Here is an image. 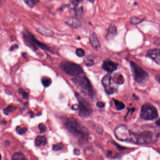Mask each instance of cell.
Returning <instances> with one entry per match:
<instances>
[{
    "label": "cell",
    "instance_id": "obj_31",
    "mask_svg": "<svg viewBox=\"0 0 160 160\" xmlns=\"http://www.w3.org/2000/svg\"><path fill=\"white\" fill-rule=\"evenodd\" d=\"M18 48V45L17 44H15L14 45H12L11 47L10 48V51H12L14 50L15 49H17Z\"/></svg>",
    "mask_w": 160,
    "mask_h": 160
},
{
    "label": "cell",
    "instance_id": "obj_27",
    "mask_svg": "<svg viewBox=\"0 0 160 160\" xmlns=\"http://www.w3.org/2000/svg\"><path fill=\"white\" fill-rule=\"evenodd\" d=\"M76 54L78 57H83L85 55V51L81 48H78L76 49Z\"/></svg>",
    "mask_w": 160,
    "mask_h": 160
},
{
    "label": "cell",
    "instance_id": "obj_26",
    "mask_svg": "<svg viewBox=\"0 0 160 160\" xmlns=\"http://www.w3.org/2000/svg\"><path fill=\"white\" fill-rule=\"evenodd\" d=\"M142 20L139 19V18L134 17L131 18L130 23L133 25H137L140 23L141 22H142Z\"/></svg>",
    "mask_w": 160,
    "mask_h": 160
},
{
    "label": "cell",
    "instance_id": "obj_16",
    "mask_svg": "<svg viewBox=\"0 0 160 160\" xmlns=\"http://www.w3.org/2000/svg\"><path fill=\"white\" fill-rule=\"evenodd\" d=\"M47 139L42 136H38L35 139V145L37 147L41 146V145L45 146L47 144Z\"/></svg>",
    "mask_w": 160,
    "mask_h": 160
},
{
    "label": "cell",
    "instance_id": "obj_29",
    "mask_svg": "<svg viewBox=\"0 0 160 160\" xmlns=\"http://www.w3.org/2000/svg\"><path fill=\"white\" fill-rule=\"evenodd\" d=\"M97 107L99 108H103L105 107V104L101 102H97L96 104Z\"/></svg>",
    "mask_w": 160,
    "mask_h": 160
},
{
    "label": "cell",
    "instance_id": "obj_19",
    "mask_svg": "<svg viewBox=\"0 0 160 160\" xmlns=\"http://www.w3.org/2000/svg\"><path fill=\"white\" fill-rule=\"evenodd\" d=\"M24 1L28 6L32 8L39 3V0H24Z\"/></svg>",
    "mask_w": 160,
    "mask_h": 160
},
{
    "label": "cell",
    "instance_id": "obj_18",
    "mask_svg": "<svg viewBox=\"0 0 160 160\" xmlns=\"http://www.w3.org/2000/svg\"><path fill=\"white\" fill-rule=\"evenodd\" d=\"M12 160H27L23 154L21 153H15L12 156Z\"/></svg>",
    "mask_w": 160,
    "mask_h": 160
},
{
    "label": "cell",
    "instance_id": "obj_3",
    "mask_svg": "<svg viewBox=\"0 0 160 160\" xmlns=\"http://www.w3.org/2000/svg\"><path fill=\"white\" fill-rule=\"evenodd\" d=\"M23 37L25 44L33 50H36L39 47L44 50L50 51V48L48 46L37 40L31 32L25 31L23 33Z\"/></svg>",
    "mask_w": 160,
    "mask_h": 160
},
{
    "label": "cell",
    "instance_id": "obj_37",
    "mask_svg": "<svg viewBox=\"0 0 160 160\" xmlns=\"http://www.w3.org/2000/svg\"><path fill=\"white\" fill-rule=\"evenodd\" d=\"M29 113L30 114V115H31V117H33L34 116V112H32V111H29Z\"/></svg>",
    "mask_w": 160,
    "mask_h": 160
},
{
    "label": "cell",
    "instance_id": "obj_20",
    "mask_svg": "<svg viewBox=\"0 0 160 160\" xmlns=\"http://www.w3.org/2000/svg\"><path fill=\"white\" fill-rule=\"evenodd\" d=\"M113 101L117 110L118 111L123 110L125 108V105L122 102L116 99H113Z\"/></svg>",
    "mask_w": 160,
    "mask_h": 160
},
{
    "label": "cell",
    "instance_id": "obj_22",
    "mask_svg": "<svg viewBox=\"0 0 160 160\" xmlns=\"http://www.w3.org/2000/svg\"><path fill=\"white\" fill-rule=\"evenodd\" d=\"M84 62L85 64L88 67L93 66L95 64L94 61L93 59L89 56H87L84 59Z\"/></svg>",
    "mask_w": 160,
    "mask_h": 160
},
{
    "label": "cell",
    "instance_id": "obj_30",
    "mask_svg": "<svg viewBox=\"0 0 160 160\" xmlns=\"http://www.w3.org/2000/svg\"><path fill=\"white\" fill-rule=\"evenodd\" d=\"M23 98L25 100H27L28 99L29 97V96L28 93H27V92H24L23 93Z\"/></svg>",
    "mask_w": 160,
    "mask_h": 160
},
{
    "label": "cell",
    "instance_id": "obj_11",
    "mask_svg": "<svg viewBox=\"0 0 160 160\" xmlns=\"http://www.w3.org/2000/svg\"><path fill=\"white\" fill-rule=\"evenodd\" d=\"M117 64L111 61H103L102 67L107 72L112 73L117 69Z\"/></svg>",
    "mask_w": 160,
    "mask_h": 160
},
{
    "label": "cell",
    "instance_id": "obj_2",
    "mask_svg": "<svg viewBox=\"0 0 160 160\" xmlns=\"http://www.w3.org/2000/svg\"><path fill=\"white\" fill-rule=\"evenodd\" d=\"M72 80L76 87L83 93L91 97L93 96L94 94L93 87L86 76L80 75L75 76Z\"/></svg>",
    "mask_w": 160,
    "mask_h": 160
},
{
    "label": "cell",
    "instance_id": "obj_1",
    "mask_svg": "<svg viewBox=\"0 0 160 160\" xmlns=\"http://www.w3.org/2000/svg\"><path fill=\"white\" fill-rule=\"evenodd\" d=\"M65 127L70 133L77 138L87 140L89 132L88 129L83 125L77 119L70 117L66 121Z\"/></svg>",
    "mask_w": 160,
    "mask_h": 160
},
{
    "label": "cell",
    "instance_id": "obj_6",
    "mask_svg": "<svg viewBox=\"0 0 160 160\" xmlns=\"http://www.w3.org/2000/svg\"><path fill=\"white\" fill-rule=\"evenodd\" d=\"M75 96L79 102L78 109L79 116L82 118L89 117L92 112V109L90 103L86 100L80 96L78 93H75Z\"/></svg>",
    "mask_w": 160,
    "mask_h": 160
},
{
    "label": "cell",
    "instance_id": "obj_17",
    "mask_svg": "<svg viewBox=\"0 0 160 160\" xmlns=\"http://www.w3.org/2000/svg\"><path fill=\"white\" fill-rule=\"evenodd\" d=\"M112 79L114 82L116 84H122L124 83V79L123 76L120 74H116L113 75Z\"/></svg>",
    "mask_w": 160,
    "mask_h": 160
},
{
    "label": "cell",
    "instance_id": "obj_15",
    "mask_svg": "<svg viewBox=\"0 0 160 160\" xmlns=\"http://www.w3.org/2000/svg\"><path fill=\"white\" fill-rule=\"evenodd\" d=\"M37 31L40 34L45 36H53L54 34V32L53 31L48 29L45 28H40L37 29Z\"/></svg>",
    "mask_w": 160,
    "mask_h": 160
},
{
    "label": "cell",
    "instance_id": "obj_9",
    "mask_svg": "<svg viewBox=\"0 0 160 160\" xmlns=\"http://www.w3.org/2000/svg\"><path fill=\"white\" fill-rule=\"evenodd\" d=\"M102 83L105 91L108 95H111L117 91V87L115 85L112 76L110 75H107L104 76L102 80Z\"/></svg>",
    "mask_w": 160,
    "mask_h": 160
},
{
    "label": "cell",
    "instance_id": "obj_33",
    "mask_svg": "<svg viewBox=\"0 0 160 160\" xmlns=\"http://www.w3.org/2000/svg\"><path fill=\"white\" fill-rule=\"evenodd\" d=\"M74 154L76 155H79L80 154V150L79 149H75L74 151Z\"/></svg>",
    "mask_w": 160,
    "mask_h": 160
},
{
    "label": "cell",
    "instance_id": "obj_10",
    "mask_svg": "<svg viewBox=\"0 0 160 160\" xmlns=\"http://www.w3.org/2000/svg\"><path fill=\"white\" fill-rule=\"evenodd\" d=\"M147 56L160 65V49L155 48L149 50L147 53Z\"/></svg>",
    "mask_w": 160,
    "mask_h": 160
},
{
    "label": "cell",
    "instance_id": "obj_14",
    "mask_svg": "<svg viewBox=\"0 0 160 160\" xmlns=\"http://www.w3.org/2000/svg\"><path fill=\"white\" fill-rule=\"evenodd\" d=\"M65 22L68 25L75 28H78L81 26L79 20L76 18H69L66 20Z\"/></svg>",
    "mask_w": 160,
    "mask_h": 160
},
{
    "label": "cell",
    "instance_id": "obj_24",
    "mask_svg": "<svg viewBox=\"0 0 160 160\" xmlns=\"http://www.w3.org/2000/svg\"><path fill=\"white\" fill-rule=\"evenodd\" d=\"M42 83L45 87H48L50 86L51 83H52V81H51V80L49 78H45L42 79Z\"/></svg>",
    "mask_w": 160,
    "mask_h": 160
},
{
    "label": "cell",
    "instance_id": "obj_25",
    "mask_svg": "<svg viewBox=\"0 0 160 160\" xmlns=\"http://www.w3.org/2000/svg\"><path fill=\"white\" fill-rule=\"evenodd\" d=\"M16 131L17 133L19 134L22 135V134H24L27 132L28 129L26 127H23V128H21V127L19 126H18L16 127Z\"/></svg>",
    "mask_w": 160,
    "mask_h": 160
},
{
    "label": "cell",
    "instance_id": "obj_38",
    "mask_svg": "<svg viewBox=\"0 0 160 160\" xmlns=\"http://www.w3.org/2000/svg\"><path fill=\"white\" fill-rule=\"evenodd\" d=\"M156 124L158 126L160 127V119H159L158 120H157V121L156 122Z\"/></svg>",
    "mask_w": 160,
    "mask_h": 160
},
{
    "label": "cell",
    "instance_id": "obj_23",
    "mask_svg": "<svg viewBox=\"0 0 160 160\" xmlns=\"http://www.w3.org/2000/svg\"><path fill=\"white\" fill-rule=\"evenodd\" d=\"M63 147L64 145L62 143H59L53 145V150L54 151H60L63 149Z\"/></svg>",
    "mask_w": 160,
    "mask_h": 160
},
{
    "label": "cell",
    "instance_id": "obj_40",
    "mask_svg": "<svg viewBox=\"0 0 160 160\" xmlns=\"http://www.w3.org/2000/svg\"><path fill=\"white\" fill-rule=\"evenodd\" d=\"M1 154H0V160H1Z\"/></svg>",
    "mask_w": 160,
    "mask_h": 160
},
{
    "label": "cell",
    "instance_id": "obj_7",
    "mask_svg": "<svg viewBox=\"0 0 160 160\" xmlns=\"http://www.w3.org/2000/svg\"><path fill=\"white\" fill-rule=\"evenodd\" d=\"M141 117L145 120H152L158 117L157 110L150 103H145L141 107Z\"/></svg>",
    "mask_w": 160,
    "mask_h": 160
},
{
    "label": "cell",
    "instance_id": "obj_32",
    "mask_svg": "<svg viewBox=\"0 0 160 160\" xmlns=\"http://www.w3.org/2000/svg\"><path fill=\"white\" fill-rule=\"evenodd\" d=\"M112 144H113V145H115V146H116V147H117V149H118L123 150L124 149H125V147H120V146H119V145L117 144L116 143H115V142H112Z\"/></svg>",
    "mask_w": 160,
    "mask_h": 160
},
{
    "label": "cell",
    "instance_id": "obj_28",
    "mask_svg": "<svg viewBox=\"0 0 160 160\" xmlns=\"http://www.w3.org/2000/svg\"><path fill=\"white\" fill-rule=\"evenodd\" d=\"M39 128L41 133H44V132H45V131L47 130V128H46L45 125H44V124H42V123H40V124H39Z\"/></svg>",
    "mask_w": 160,
    "mask_h": 160
},
{
    "label": "cell",
    "instance_id": "obj_36",
    "mask_svg": "<svg viewBox=\"0 0 160 160\" xmlns=\"http://www.w3.org/2000/svg\"><path fill=\"white\" fill-rule=\"evenodd\" d=\"M24 91H23V89H18V92L19 94H23V93L24 92Z\"/></svg>",
    "mask_w": 160,
    "mask_h": 160
},
{
    "label": "cell",
    "instance_id": "obj_34",
    "mask_svg": "<svg viewBox=\"0 0 160 160\" xmlns=\"http://www.w3.org/2000/svg\"><path fill=\"white\" fill-rule=\"evenodd\" d=\"M79 108V107H78V105H73V106L72 107L73 109H74V110H76L78 109Z\"/></svg>",
    "mask_w": 160,
    "mask_h": 160
},
{
    "label": "cell",
    "instance_id": "obj_35",
    "mask_svg": "<svg viewBox=\"0 0 160 160\" xmlns=\"http://www.w3.org/2000/svg\"><path fill=\"white\" fill-rule=\"evenodd\" d=\"M155 78H156V80L160 83V75H156Z\"/></svg>",
    "mask_w": 160,
    "mask_h": 160
},
{
    "label": "cell",
    "instance_id": "obj_4",
    "mask_svg": "<svg viewBox=\"0 0 160 160\" xmlns=\"http://www.w3.org/2000/svg\"><path fill=\"white\" fill-rule=\"evenodd\" d=\"M130 65L135 81L139 84L146 83L149 78V75L147 73L138 65L132 61L130 62Z\"/></svg>",
    "mask_w": 160,
    "mask_h": 160
},
{
    "label": "cell",
    "instance_id": "obj_13",
    "mask_svg": "<svg viewBox=\"0 0 160 160\" xmlns=\"http://www.w3.org/2000/svg\"><path fill=\"white\" fill-rule=\"evenodd\" d=\"M117 34V29L115 25H111L109 28L108 31L106 35L107 40H112L114 38Z\"/></svg>",
    "mask_w": 160,
    "mask_h": 160
},
{
    "label": "cell",
    "instance_id": "obj_8",
    "mask_svg": "<svg viewBox=\"0 0 160 160\" xmlns=\"http://www.w3.org/2000/svg\"><path fill=\"white\" fill-rule=\"evenodd\" d=\"M132 132L125 125H121L117 127L114 131L115 137L122 141L130 142Z\"/></svg>",
    "mask_w": 160,
    "mask_h": 160
},
{
    "label": "cell",
    "instance_id": "obj_5",
    "mask_svg": "<svg viewBox=\"0 0 160 160\" xmlns=\"http://www.w3.org/2000/svg\"><path fill=\"white\" fill-rule=\"evenodd\" d=\"M61 69L66 74L72 76H76L83 73V70L79 65L69 61L61 63Z\"/></svg>",
    "mask_w": 160,
    "mask_h": 160
},
{
    "label": "cell",
    "instance_id": "obj_12",
    "mask_svg": "<svg viewBox=\"0 0 160 160\" xmlns=\"http://www.w3.org/2000/svg\"><path fill=\"white\" fill-rule=\"evenodd\" d=\"M89 41L93 48L95 49H98L100 48L101 45L99 41L98 40L97 34L94 32L92 33L90 36Z\"/></svg>",
    "mask_w": 160,
    "mask_h": 160
},
{
    "label": "cell",
    "instance_id": "obj_21",
    "mask_svg": "<svg viewBox=\"0 0 160 160\" xmlns=\"http://www.w3.org/2000/svg\"><path fill=\"white\" fill-rule=\"evenodd\" d=\"M17 109V107L16 106H13V105H9L8 107H6L5 109L3 110V113L6 115H8L10 113L14 112Z\"/></svg>",
    "mask_w": 160,
    "mask_h": 160
},
{
    "label": "cell",
    "instance_id": "obj_39",
    "mask_svg": "<svg viewBox=\"0 0 160 160\" xmlns=\"http://www.w3.org/2000/svg\"><path fill=\"white\" fill-rule=\"evenodd\" d=\"M22 56L23 58H26V56H27V53H22Z\"/></svg>",
    "mask_w": 160,
    "mask_h": 160
}]
</instances>
